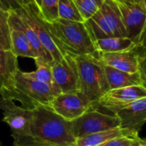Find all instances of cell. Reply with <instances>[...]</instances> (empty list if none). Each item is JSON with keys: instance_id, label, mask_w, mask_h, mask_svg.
<instances>
[{"instance_id": "obj_1", "label": "cell", "mask_w": 146, "mask_h": 146, "mask_svg": "<svg viewBox=\"0 0 146 146\" xmlns=\"http://www.w3.org/2000/svg\"><path fill=\"white\" fill-rule=\"evenodd\" d=\"M31 110L30 131L34 140L53 146H76L71 121L48 107L40 106Z\"/></svg>"}, {"instance_id": "obj_2", "label": "cell", "mask_w": 146, "mask_h": 146, "mask_svg": "<svg viewBox=\"0 0 146 146\" xmlns=\"http://www.w3.org/2000/svg\"><path fill=\"white\" fill-rule=\"evenodd\" d=\"M60 92L57 86L30 79L18 69L10 82L0 90V96L21 103L25 109L33 110L40 106L48 107L52 99Z\"/></svg>"}, {"instance_id": "obj_3", "label": "cell", "mask_w": 146, "mask_h": 146, "mask_svg": "<svg viewBox=\"0 0 146 146\" xmlns=\"http://www.w3.org/2000/svg\"><path fill=\"white\" fill-rule=\"evenodd\" d=\"M47 26L64 56H81L96 51L94 42L83 22L58 18L52 22H47Z\"/></svg>"}, {"instance_id": "obj_4", "label": "cell", "mask_w": 146, "mask_h": 146, "mask_svg": "<svg viewBox=\"0 0 146 146\" xmlns=\"http://www.w3.org/2000/svg\"><path fill=\"white\" fill-rule=\"evenodd\" d=\"M79 76L80 92L93 104L109 91L104 65L97 58L96 51L92 54L75 56Z\"/></svg>"}, {"instance_id": "obj_5", "label": "cell", "mask_w": 146, "mask_h": 146, "mask_svg": "<svg viewBox=\"0 0 146 146\" xmlns=\"http://www.w3.org/2000/svg\"><path fill=\"white\" fill-rule=\"evenodd\" d=\"M83 23L93 42L109 37H127L115 0H105L101 9Z\"/></svg>"}, {"instance_id": "obj_6", "label": "cell", "mask_w": 146, "mask_h": 146, "mask_svg": "<svg viewBox=\"0 0 146 146\" xmlns=\"http://www.w3.org/2000/svg\"><path fill=\"white\" fill-rule=\"evenodd\" d=\"M0 110L3 112V121L11 130L14 143L32 138L30 124L32 110L18 106L15 101L0 96Z\"/></svg>"}, {"instance_id": "obj_7", "label": "cell", "mask_w": 146, "mask_h": 146, "mask_svg": "<svg viewBox=\"0 0 146 146\" xmlns=\"http://www.w3.org/2000/svg\"><path fill=\"white\" fill-rule=\"evenodd\" d=\"M71 123L76 139L120 127L118 117L115 115H108L99 111L97 104H93L81 116L72 121Z\"/></svg>"}, {"instance_id": "obj_8", "label": "cell", "mask_w": 146, "mask_h": 146, "mask_svg": "<svg viewBox=\"0 0 146 146\" xmlns=\"http://www.w3.org/2000/svg\"><path fill=\"white\" fill-rule=\"evenodd\" d=\"M15 12L34 30L40 43L52 56L53 62H59L64 55L56 45L54 38L48 28L47 22L43 19L36 3H31Z\"/></svg>"}, {"instance_id": "obj_9", "label": "cell", "mask_w": 146, "mask_h": 146, "mask_svg": "<svg viewBox=\"0 0 146 146\" xmlns=\"http://www.w3.org/2000/svg\"><path fill=\"white\" fill-rule=\"evenodd\" d=\"M93 105L92 103L80 92H60L50 102V108L64 119L72 121L81 116Z\"/></svg>"}, {"instance_id": "obj_10", "label": "cell", "mask_w": 146, "mask_h": 146, "mask_svg": "<svg viewBox=\"0 0 146 146\" xmlns=\"http://www.w3.org/2000/svg\"><path fill=\"white\" fill-rule=\"evenodd\" d=\"M146 98V86L143 85L132 86L108 91L97 102L98 108L105 109L116 115L121 109L133 102Z\"/></svg>"}, {"instance_id": "obj_11", "label": "cell", "mask_w": 146, "mask_h": 146, "mask_svg": "<svg viewBox=\"0 0 146 146\" xmlns=\"http://www.w3.org/2000/svg\"><path fill=\"white\" fill-rule=\"evenodd\" d=\"M126 35L137 45L146 22V9L144 3H137L128 0L117 1Z\"/></svg>"}, {"instance_id": "obj_12", "label": "cell", "mask_w": 146, "mask_h": 146, "mask_svg": "<svg viewBox=\"0 0 146 146\" xmlns=\"http://www.w3.org/2000/svg\"><path fill=\"white\" fill-rule=\"evenodd\" d=\"M52 78L61 92L80 91L77 63L75 56L65 55L63 58L52 64Z\"/></svg>"}, {"instance_id": "obj_13", "label": "cell", "mask_w": 146, "mask_h": 146, "mask_svg": "<svg viewBox=\"0 0 146 146\" xmlns=\"http://www.w3.org/2000/svg\"><path fill=\"white\" fill-rule=\"evenodd\" d=\"M120 121V127L129 134H138L146 122V98L138 99L115 115Z\"/></svg>"}, {"instance_id": "obj_14", "label": "cell", "mask_w": 146, "mask_h": 146, "mask_svg": "<svg viewBox=\"0 0 146 146\" xmlns=\"http://www.w3.org/2000/svg\"><path fill=\"white\" fill-rule=\"evenodd\" d=\"M96 55L103 65L127 73H139V56L134 50L120 52H100L96 50Z\"/></svg>"}, {"instance_id": "obj_15", "label": "cell", "mask_w": 146, "mask_h": 146, "mask_svg": "<svg viewBox=\"0 0 146 146\" xmlns=\"http://www.w3.org/2000/svg\"><path fill=\"white\" fill-rule=\"evenodd\" d=\"M9 13V27H15V28L22 31L26 34L28 38L29 39L38 57L46 62L52 64L53 60H52V56L46 51V50L44 48V46L42 45V44L40 43L38 36H37V34L35 33L34 30L30 27V25L28 24L23 19H22L15 11H10Z\"/></svg>"}, {"instance_id": "obj_16", "label": "cell", "mask_w": 146, "mask_h": 146, "mask_svg": "<svg viewBox=\"0 0 146 146\" xmlns=\"http://www.w3.org/2000/svg\"><path fill=\"white\" fill-rule=\"evenodd\" d=\"M104 71L109 89L139 85L145 86L139 73H127L106 65H104Z\"/></svg>"}, {"instance_id": "obj_17", "label": "cell", "mask_w": 146, "mask_h": 146, "mask_svg": "<svg viewBox=\"0 0 146 146\" xmlns=\"http://www.w3.org/2000/svg\"><path fill=\"white\" fill-rule=\"evenodd\" d=\"M96 50L100 52L132 51L138 49L137 44L128 37H109L94 41Z\"/></svg>"}, {"instance_id": "obj_18", "label": "cell", "mask_w": 146, "mask_h": 146, "mask_svg": "<svg viewBox=\"0 0 146 146\" xmlns=\"http://www.w3.org/2000/svg\"><path fill=\"white\" fill-rule=\"evenodd\" d=\"M10 29V50L15 56H23L31 59L38 58V56L34 50L29 39L26 34L15 28L9 27Z\"/></svg>"}, {"instance_id": "obj_19", "label": "cell", "mask_w": 146, "mask_h": 146, "mask_svg": "<svg viewBox=\"0 0 146 146\" xmlns=\"http://www.w3.org/2000/svg\"><path fill=\"white\" fill-rule=\"evenodd\" d=\"M18 69L17 56L11 50L0 48V90L10 82Z\"/></svg>"}, {"instance_id": "obj_20", "label": "cell", "mask_w": 146, "mask_h": 146, "mask_svg": "<svg viewBox=\"0 0 146 146\" xmlns=\"http://www.w3.org/2000/svg\"><path fill=\"white\" fill-rule=\"evenodd\" d=\"M123 135H130V134L125 132L124 130H122L120 127L108 130V131L99 132L96 133H91L77 139L76 146H98L108 140Z\"/></svg>"}, {"instance_id": "obj_21", "label": "cell", "mask_w": 146, "mask_h": 146, "mask_svg": "<svg viewBox=\"0 0 146 146\" xmlns=\"http://www.w3.org/2000/svg\"><path fill=\"white\" fill-rule=\"evenodd\" d=\"M34 62L36 65V69L32 72H23L24 74L27 77L38 80L40 82H43L52 86H57L52 78V64L43 61L39 57L34 59Z\"/></svg>"}, {"instance_id": "obj_22", "label": "cell", "mask_w": 146, "mask_h": 146, "mask_svg": "<svg viewBox=\"0 0 146 146\" xmlns=\"http://www.w3.org/2000/svg\"><path fill=\"white\" fill-rule=\"evenodd\" d=\"M58 10L59 18L67 21L83 22V19L73 0H59Z\"/></svg>"}, {"instance_id": "obj_23", "label": "cell", "mask_w": 146, "mask_h": 146, "mask_svg": "<svg viewBox=\"0 0 146 146\" xmlns=\"http://www.w3.org/2000/svg\"><path fill=\"white\" fill-rule=\"evenodd\" d=\"M83 21L93 16L102 6L105 0H73Z\"/></svg>"}, {"instance_id": "obj_24", "label": "cell", "mask_w": 146, "mask_h": 146, "mask_svg": "<svg viewBox=\"0 0 146 146\" xmlns=\"http://www.w3.org/2000/svg\"><path fill=\"white\" fill-rule=\"evenodd\" d=\"M9 13L0 8V48L10 50V29L9 26Z\"/></svg>"}, {"instance_id": "obj_25", "label": "cell", "mask_w": 146, "mask_h": 146, "mask_svg": "<svg viewBox=\"0 0 146 146\" xmlns=\"http://www.w3.org/2000/svg\"><path fill=\"white\" fill-rule=\"evenodd\" d=\"M59 0H40V11L46 22H52L59 18Z\"/></svg>"}, {"instance_id": "obj_26", "label": "cell", "mask_w": 146, "mask_h": 146, "mask_svg": "<svg viewBox=\"0 0 146 146\" xmlns=\"http://www.w3.org/2000/svg\"><path fill=\"white\" fill-rule=\"evenodd\" d=\"M138 134L123 135L104 142L98 146H134Z\"/></svg>"}, {"instance_id": "obj_27", "label": "cell", "mask_w": 146, "mask_h": 146, "mask_svg": "<svg viewBox=\"0 0 146 146\" xmlns=\"http://www.w3.org/2000/svg\"><path fill=\"white\" fill-rule=\"evenodd\" d=\"M34 3V0H0V8L4 11H16L25 5Z\"/></svg>"}, {"instance_id": "obj_28", "label": "cell", "mask_w": 146, "mask_h": 146, "mask_svg": "<svg viewBox=\"0 0 146 146\" xmlns=\"http://www.w3.org/2000/svg\"><path fill=\"white\" fill-rule=\"evenodd\" d=\"M13 146H53L48 144H45V143H41L39 141L34 140L33 138H28L26 139L21 142L18 143H14Z\"/></svg>"}, {"instance_id": "obj_29", "label": "cell", "mask_w": 146, "mask_h": 146, "mask_svg": "<svg viewBox=\"0 0 146 146\" xmlns=\"http://www.w3.org/2000/svg\"><path fill=\"white\" fill-rule=\"evenodd\" d=\"M139 73L142 78L144 85L146 86V54L139 59Z\"/></svg>"}, {"instance_id": "obj_30", "label": "cell", "mask_w": 146, "mask_h": 146, "mask_svg": "<svg viewBox=\"0 0 146 146\" xmlns=\"http://www.w3.org/2000/svg\"><path fill=\"white\" fill-rule=\"evenodd\" d=\"M138 48L146 50V22L145 27L143 29V32L141 33V36L139 38V40L138 42Z\"/></svg>"}, {"instance_id": "obj_31", "label": "cell", "mask_w": 146, "mask_h": 146, "mask_svg": "<svg viewBox=\"0 0 146 146\" xmlns=\"http://www.w3.org/2000/svg\"><path fill=\"white\" fill-rule=\"evenodd\" d=\"M134 146H146V139H142L138 136L136 139Z\"/></svg>"}, {"instance_id": "obj_32", "label": "cell", "mask_w": 146, "mask_h": 146, "mask_svg": "<svg viewBox=\"0 0 146 146\" xmlns=\"http://www.w3.org/2000/svg\"><path fill=\"white\" fill-rule=\"evenodd\" d=\"M130 2H133V3H143V0H128Z\"/></svg>"}, {"instance_id": "obj_33", "label": "cell", "mask_w": 146, "mask_h": 146, "mask_svg": "<svg viewBox=\"0 0 146 146\" xmlns=\"http://www.w3.org/2000/svg\"><path fill=\"white\" fill-rule=\"evenodd\" d=\"M34 1L36 3V5L40 8V0H34Z\"/></svg>"}, {"instance_id": "obj_34", "label": "cell", "mask_w": 146, "mask_h": 146, "mask_svg": "<svg viewBox=\"0 0 146 146\" xmlns=\"http://www.w3.org/2000/svg\"><path fill=\"white\" fill-rule=\"evenodd\" d=\"M143 3H144V5H145V7L146 9V0H143Z\"/></svg>"}, {"instance_id": "obj_35", "label": "cell", "mask_w": 146, "mask_h": 146, "mask_svg": "<svg viewBox=\"0 0 146 146\" xmlns=\"http://www.w3.org/2000/svg\"><path fill=\"white\" fill-rule=\"evenodd\" d=\"M117 1H121V0H117Z\"/></svg>"}]
</instances>
